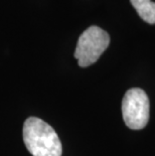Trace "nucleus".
Segmentation results:
<instances>
[{"instance_id": "2", "label": "nucleus", "mask_w": 155, "mask_h": 156, "mask_svg": "<svg viewBox=\"0 0 155 156\" xmlns=\"http://www.w3.org/2000/svg\"><path fill=\"white\" fill-rule=\"evenodd\" d=\"M110 44V36L99 26L92 25L80 35L75 51V58L81 68L95 64Z\"/></svg>"}, {"instance_id": "3", "label": "nucleus", "mask_w": 155, "mask_h": 156, "mask_svg": "<svg viewBox=\"0 0 155 156\" xmlns=\"http://www.w3.org/2000/svg\"><path fill=\"white\" fill-rule=\"evenodd\" d=\"M122 115L125 124L132 130H141L149 120V99L142 89L128 90L122 100Z\"/></svg>"}, {"instance_id": "4", "label": "nucleus", "mask_w": 155, "mask_h": 156, "mask_svg": "<svg viewBox=\"0 0 155 156\" xmlns=\"http://www.w3.org/2000/svg\"><path fill=\"white\" fill-rule=\"evenodd\" d=\"M138 15L145 22L155 24V2L151 0H130Z\"/></svg>"}, {"instance_id": "1", "label": "nucleus", "mask_w": 155, "mask_h": 156, "mask_svg": "<svg viewBox=\"0 0 155 156\" xmlns=\"http://www.w3.org/2000/svg\"><path fill=\"white\" fill-rule=\"evenodd\" d=\"M22 135L26 148L32 156H62V147L57 132L41 119H26Z\"/></svg>"}]
</instances>
